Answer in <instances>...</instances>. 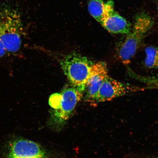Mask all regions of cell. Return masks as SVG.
I'll return each instance as SVG.
<instances>
[{
    "label": "cell",
    "mask_w": 158,
    "mask_h": 158,
    "mask_svg": "<svg viewBox=\"0 0 158 158\" xmlns=\"http://www.w3.org/2000/svg\"><path fill=\"white\" fill-rule=\"evenodd\" d=\"M145 64L149 69H158V47L149 46L145 49Z\"/></svg>",
    "instance_id": "8fae6325"
},
{
    "label": "cell",
    "mask_w": 158,
    "mask_h": 158,
    "mask_svg": "<svg viewBox=\"0 0 158 158\" xmlns=\"http://www.w3.org/2000/svg\"><path fill=\"white\" fill-rule=\"evenodd\" d=\"M127 73L132 78L147 85L146 89H158V75L153 76H144L137 74L128 68Z\"/></svg>",
    "instance_id": "30bf717a"
},
{
    "label": "cell",
    "mask_w": 158,
    "mask_h": 158,
    "mask_svg": "<svg viewBox=\"0 0 158 158\" xmlns=\"http://www.w3.org/2000/svg\"><path fill=\"white\" fill-rule=\"evenodd\" d=\"M108 76L105 79L95 98L93 103L104 102L123 96L131 91L137 90Z\"/></svg>",
    "instance_id": "5b68a950"
},
{
    "label": "cell",
    "mask_w": 158,
    "mask_h": 158,
    "mask_svg": "<svg viewBox=\"0 0 158 158\" xmlns=\"http://www.w3.org/2000/svg\"><path fill=\"white\" fill-rule=\"evenodd\" d=\"M7 53L6 51L4 45L2 41L1 31H0V58H2L6 56Z\"/></svg>",
    "instance_id": "7c38bea8"
},
{
    "label": "cell",
    "mask_w": 158,
    "mask_h": 158,
    "mask_svg": "<svg viewBox=\"0 0 158 158\" xmlns=\"http://www.w3.org/2000/svg\"><path fill=\"white\" fill-rule=\"evenodd\" d=\"M82 94L73 86L62 91L58 107L53 111L52 118L55 124L62 125L69 119Z\"/></svg>",
    "instance_id": "277c9868"
},
{
    "label": "cell",
    "mask_w": 158,
    "mask_h": 158,
    "mask_svg": "<svg viewBox=\"0 0 158 158\" xmlns=\"http://www.w3.org/2000/svg\"><path fill=\"white\" fill-rule=\"evenodd\" d=\"M100 24L109 32L115 34L127 35L132 28L127 20L114 9L105 17Z\"/></svg>",
    "instance_id": "ba28073f"
},
{
    "label": "cell",
    "mask_w": 158,
    "mask_h": 158,
    "mask_svg": "<svg viewBox=\"0 0 158 158\" xmlns=\"http://www.w3.org/2000/svg\"><path fill=\"white\" fill-rule=\"evenodd\" d=\"M108 76V67L106 62H100L92 65L84 91L87 101L93 103L99 89Z\"/></svg>",
    "instance_id": "8992f818"
},
{
    "label": "cell",
    "mask_w": 158,
    "mask_h": 158,
    "mask_svg": "<svg viewBox=\"0 0 158 158\" xmlns=\"http://www.w3.org/2000/svg\"><path fill=\"white\" fill-rule=\"evenodd\" d=\"M88 9L90 15L100 23L105 17L114 9V3L111 1L105 2L103 0H90Z\"/></svg>",
    "instance_id": "9c48e42d"
},
{
    "label": "cell",
    "mask_w": 158,
    "mask_h": 158,
    "mask_svg": "<svg viewBox=\"0 0 158 158\" xmlns=\"http://www.w3.org/2000/svg\"><path fill=\"white\" fill-rule=\"evenodd\" d=\"M0 31L7 54L18 52L21 45L23 25L20 12L14 4L0 3Z\"/></svg>",
    "instance_id": "6da1fadb"
},
{
    "label": "cell",
    "mask_w": 158,
    "mask_h": 158,
    "mask_svg": "<svg viewBox=\"0 0 158 158\" xmlns=\"http://www.w3.org/2000/svg\"><path fill=\"white\" fill-rule=\"evenodd\" d=\"M8 158H48L42 147L35 142L26 139L17 140L12 143Z\"/></svg>",
    "instance_id": "52a82bcc"
},
{
    "label": "cell",
    "mask_w": 158,
    "mask_h": 158,
    "mask_svg": "<svg viewBox=\"0 0 158 158\" xmlns=\"http://www.w3.org/2000/svg\"><path fill=\"white\" fill-rule=\"evenodd\" d=\"M93 64L86 57L76 53L68 55L61 62L62 70L69 82L82 94Z\"/></svg>",
    "instance_id": "3957f363"
},
{
    "label": "cell",
    "mask_w": 158,
    "mask_h": 158,
    "mask_svg": "<svg viewBox=\"0 0 158 158\" xmlns=\"http://www.w3.org/2000/svg\"><path fill=\"white\" fill-rule=\"evenodd\" d=\"M152 17L145 12L136 16L133 27L125 39L117 47L118 58L124 64H128L138 47L153 27Z\"/></svg>",
    "instance_id": "7a4b0ae2"
}]
</instances>
